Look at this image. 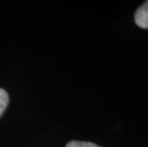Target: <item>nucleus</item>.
<instances>
[{
	"label": "nucleus",
	"mask_w": 148,
	"mask_h": 147,
	"mask_svg": "<svg viewBox=\"0 0 148 147\" xmlns=\"http://www.w3.org/2000/svg\"><path fill=\"white\" fill-rule=\"evenodd\" d=\"M66 147H100L99 145L95 144L93 142H78V140H72L68 142Z\"/></svg>",
	"instance_id": "obj_3"
},
{
	"label": "nucleus",
	"mask_w": 148,
	"mask_h": 147,
	"mask_svg": "<svg viewBox=\"0 0 148 147\" xmlns=\"http://www.w3.org/2000/svg\"><path fill=\"white\" fill-rule=\"evenodd\" d=\"M135 22L143 29H148V1H145L135 14Z\"/></svg>",
	"instance_id": "obj_1"
},
{
	"label": "nucleus",
	"mask_w": 148,
	"mask_h": 147,
	"mask_svg": "<svg viewBox=\"0 0 148 147\" xmlns=\"http://www.w3.org/2000/svg\"><path fill=\"white\" fill-rule=\"evenodd\" d=\"M9 103V95L4 89L0 88V117L3 115Z\"/></svg>",
	"instance_id": "obj_2"
}]
</instances>
